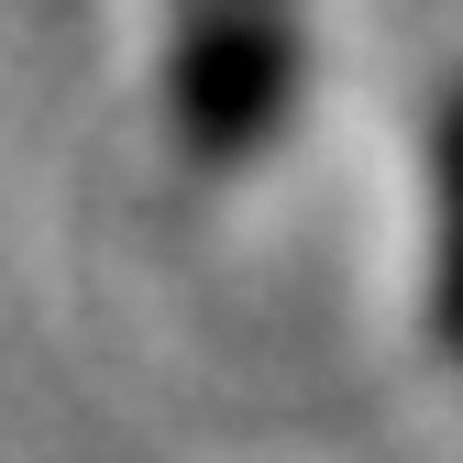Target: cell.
Listing matches in <instances>:
<instances>
[{
	"mask_svg": "<svg viewBox=\"0 0 463 463\" xmlns=\"http://www.w3.org/2000/svg\"><path fill=\"white\" fill-rule=\"evenodd\" d=\"M298 110V23L287 0H177L165 33V122L199 165H243Z\"/></svg>",
	"mask_w": 463,
	"mask_h": 463,
	"instance_id": "cell-1",
	"label": "cell"
},
{
	"mask_svg": "<svg viewBox=\"0 0 463 463\" xmlns=\"http://www.w3.org/2000/svg\"><path fill=\"white\" fill-rule=\"evenodd\" d=\"M430 331L463 364V89L441 99V144H430Z\"/></svg>",
	"mask_w": 463,
	"mask_h": 463,
	"instance_id": "cell-2",
	"label": "cell"
}]
</instances>
